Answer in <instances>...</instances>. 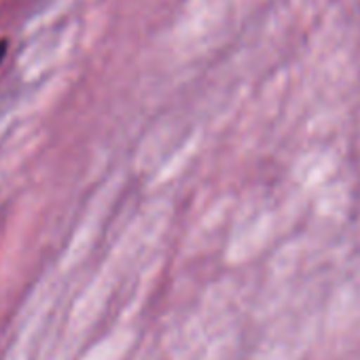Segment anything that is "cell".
<instances>
[{"label":"cell","instance_id":"1","mask_svg":"<svg viewBox=\"0 0 360 360\" xmlns=\"http://www.w3.org/2000/svg\"><path fill=\"white\" fill-rule=\"evenodd\" d=\"M5 53H7V45H5V41H0V60H3Z\"/></svg>","mask_w":360,"mask_h":360}]
</instances>
